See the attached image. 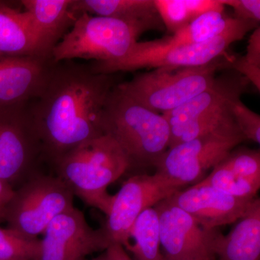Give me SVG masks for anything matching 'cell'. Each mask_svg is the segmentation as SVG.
Masks as SVG:
<instances>
[{
  "label": "cell",
  "mask_w": 260,
  "mask_h": 260,
  "mask_svg": "<svg viewBox=\"0 0 260 260\" xmlns=\"http://www.w3.org/2000/svg\"><path fill=\"white\" fill-rule=\"evenodd\" d=\"M14 192V188L8 181L0 179V223L5 221L7 208Z\"/></svg>",
  "instance_id": "cell-29"
},
{
  "label": "cell",
  "mask_w": 260,
  "mask_h": 260,
  "mask_svg": "<svg viewBox=\"0 0 260 260\" xmlns=\"http://www.w3.org/2000/svg\"><path fill=\"white\" fill-rule=\"evenodd\" d=\"M54 64L45 56L0 58V107L28 105L35 100Z\"/></svg>",
  "instance_id": "cell-14"
},
{
  "label": "cell",
  "mask_w": 260,
  "mask_h": 260,
  "mask_svg": "<svg viewBox=\"0 0 260 260\" xmlns=\"http://www.w3.org/2000/svg\"><path fill=\"white\" fill-rule=\"evenodd\" d=\"M111 75L54 63L42 93L29 105L43 158L53 166L81 143L104 135V107L114 88Z\"/></svg>",
  "instance_id": "cell-1"
},
{
  "label": "cell",
  "mask_w": 260,
  "mask_h": 260,
  "mask_svg": "<svg viewBox=\"0 0 260 260\" xmlns=\"http://www.w3.org/2000/svg\"><path fill=\"white\" fill-rule=\"evenodd\" d=\"M71 9L80 13L143 24L150 30L164 28L154 0H73Z\"/></svg>",
  "instance_id": "cell-18"
},
{
  "label": "cell",
  "mask_w": 260,
  "mask_h": 260,
  "mask_svg": "<svg viewBox=\"0 0 260 260\" xmlns=\"http://www.w3.org/2000/svg\"><path fill=\"white\" fill-rule=\"evenodd\" d=\"M232 108L234 119L244 140H251L259 144V114L246 107L241 99L234 101Z\"/></svg>",
  "instance_id": "cell-27"
},
{
  "label": "cell",
  "mask_w": 260,
  "mask_h": 260,
  "mask_svg": "<svg viewBox=\"0 0 260 260\" xmlns=\"http://www.w3.org/2000/svg\"><path fill=\"white\" fill-rule=\"evenodd\" d=\"M189 214L204 229H215L245 216L254 199H242L219 191L203 181L179 189L167 198Z\"/></svg>",
  "instance_id": "cell-13"
},
{
  "label": "cell",
  "mask_w": 260,
  "mask_h": 260,
  "mask_svg": "<svg viewBox=\"0 0 260 260\" xmlns=\"http://www.w3.org/2000/svg\"><path fill=\"white\" fill-rule=\"evenodd\" d=\"M73 0H23L32 31L46 55L50 56L77 15L71 9Z\"/></svg>",
  "instance_id": "cell-16"
},
{
  "label": "cell",
  "mask_w": 260,
  "mask_h": 260,
  "mask_svg": "<svg viewBox=\"0 0 260 260\" xmlns=\"http://www.w3.org/2000/svg\"><path fill=\"white\" fill-rule=\"evenodd\" d=\"M243 140L241 135H208L174 145L155 164L156 172L183 186L200 182Z\"/></svg>",
  "instance_id": "cell-10"
},
{
  "label": "cell",
  "mask_w": 260,
  "mask_h": 260,
  "mask_svg": "<svg viewBox=\"0 0 260 260\" xmlns=\"http://www.w3.org/2000/svg\"><path fill=\"white\" fill-rule=\"evenodd\" d=\"M247 80L237 72L216 77L215 83L203 93L169 112L162 113L170 129L194 120L224 112L241 99Z\"/></svg>",
  "instance_id": "cell-15"
},
{
  "label": "cell",
  "mask_w": 260,
  "mask_h": 260,
  "mask_svg": "<svg viewBox=\"0 0 260 260\" xmlns=\"http://www.w3.org/2000/svg\"><path fill=\"white\" fill-rule=\"evenodd\" d=\"M218 260H259L260 201L254 200L249 212L226 236L220 232L213 246Z\"/></svg>",
  "instance_id": "cell-17"
},
{
  "label": "cell",
  "mask_w": 260,
  "mask_h": 260,
  "mask_svg": "<svg viewBox=\"0 0 260 260\" xmlns=\"http://www.w3.org/2000/svg\"><path fill=\"white\" fill-rule=\"evenodd\" d=\"M74 198L59 178L39 173L15 189L5 221L23 237L38 239L56 216L74 207Z\"/></svg>",
  "instance_id": "cell-6"
},
{
  "label": "cell",
  "mask_w": 260,
  "mask_h": 260,
  "mask_svg": "<svg viewBox=\"0 0 260 260\" xmlns=\"http://www.w3.org/2000/svg\"><path fill=\"white\" fill-rule=\"evenodd\" d=\"M202 181L222 192L242 199H254L260 187V181L238 177L220 162Z\"/></svg>",
  "instance_id": "cell-23"
},
{
  "label": "cell",
  "mask_w": 260,
  "mask_h": 260,
  "mask_svg": "<svg viewBox=\"0 0 260 260\" xmlns=\"http://www.w3.org/2000/svg\"><path fill=\"white\" fill-rule=\"evenodd\" d=\"M32 56L50 57L39 46L26 12L0 2V58Z\"/></svg>",
  "instance_id": "cell-20"
},
{
  "label": "cell",
  "mask_w": 260,
  "mask_h": 260,
  "mask_svg": "<svg viewBox=\"0 0 260 260\" xmlns=\"http://www.w3.org/2000/svg\"><path fill=\"white\" fill-rule=\"evenodd\" d=\"M220 59L194 68H157L135 75L117 86L142 105L162 114L210 88L216 79L217 72L226 65Z\"/></svg>",
  "instance_id": "cell-5"
},
{
  "label": "cell",
  "mask_w": 260,
  "mask_h": 260,
  "mask_svg": "<svg viewBox=\"0 0 260 260\" xmlns=\"http://www.w3.org/2000/svg\"><path fill=\"white\" fill-rule=\"evenodd\" d=\"M258 27L246 25L208 42L180 47L157 49L138 42L124 57L105 62H93L90 69L96 74L112 75L145 68L203 66L221 58L233 43L241 40L248 32Z\"/></svg>",
  "instance_id": "cell-7"
},
{
  "label": "cell",
  "mask_w": 260,
  "mask_h": 260,
  "mask_svg": "<svg viewBox=\"0 0 260 260\" xmlns=\"http://www.w3.org/2000/svg\"><path fill=\"white\" fill-rule=\"evenodd\" d=\"M149 30L141 23L80 13L53 48L51 59L54 63L74 59L116 60L126 56L140 36Z\"/></svg>",
  "instance_id": "cell-4"
},
{
  "label": "cell",
  "mask_w": 260,
  "mask_h": 260,
  "mask_svg": "<svg viewBox=\"0 0 260 260\" xmlns=\"http://www.w3.org/2000/svg\"><path fill=\"white\" fill-rule=\"evenodd\" d=\"M109 245L104 229H93L83 212L73 207L48 225L37 260H84Z\"/></svg>",
  "instance_id": "cell-11"
},
{
  "label": "cell",
  "mask_w": 260,
  "mask_h": 260,
  "mask_svg": "<svg viewBox=\"0 0 260 260\" xmlns=\"http://www.w3.org/2000/svg\"><path fill=\"white\" fill-rule=\"evenodd\" d=\"M130 238L135 243L126 249L131 251L136 260H164L160 251V239L158 215L153 208L140 214L133 223Z\"/></svg>",
  "instance_id": "cell-22"
},
{
  "label": "cell",
  "mask_w": 260,
  "mask_h": 260,
  "mask_svg": "<svg viewBox=\"0 0 260 260\" xmlns=\"http://www.w3.org/2000/svg\"><path fill=\"white\" fill-rule=\"evenodd\" d=\"M93 260H104L103 259L102 256H101L100 257H98L97 259H93Z\"/></svg>",
  "instance_id": "cell-32"
},
{
  "label": "cell",
  "mask_w": 260,
  "mask_h": 260,
  "mask_svg": "<svg viewBox=\"0 0 260 260\" xmlns=\"http://www.w3.org/2000/svg\"><path fill=\"white\" fill-rule=\"evenodd\" d=\"M220 164L238 177L260 181L259 150L234 149Z\"/></svg>",
  "instance_id": "cell-25"
},
{
  "label": "cell",
  "mask_w": 260,
  "mask_h": 260,
  "mask_svg": "<svg viewBox=\"0 0 260 260\" xmlns=\"http://www.w3.org/2000/svg\"><path fill=\"white\" fill-rule=\"evenodd\" d=\"M40 139L28 105L0 107V179L17 189L39 173Z\"/></svg>",
  "instance_id": "cell-8"
},
{
  "label": "cell",
  "mask_w": 260,
  "mask_h": 260,
  "mask_svg": "<svg viewBox=\"0 0 260 260\" xmlns=\"http://www.w3.org/2000/svg\"><path fill=\"white\" fill-rule=\"evenodd\" d=\"M164 28L170 34L209 12L225 11L220 0H154Z\"/></svg>",
  "instance_id": "cell-21"
},
{
  "label": "cell",
  "mask_w": 260,
  "mask_h": 260,
  "mask_svg": "<svg viewBox=\"0 0 260 260\" xmlns=\"http://www.w3.org/2000/svg\"><path fill=\"white\" fill-rule=\"evenodd\" d=\"M182 187L157 172L154 175L133 176L124 181L114 196L107 223L103 228L110 244L116 243L126 249L130 244L132 227L140 214Z\"/></svg>",
  "instance_id": "cell-9"
},
{
  "label": "cell",
  "mask_w": 260,
  "mask_h": 260,
  "mask_svg": "<svg viewBox=\"0 0 260 260\" xmlns=\"http://www.w3.org/2000/svg\"><path fill=\"white\" fill-rule=\"evenodd\" d=\"M164 260H169V259H167L165 258V259H164ZM186 260H216V259H186Z\"/></svg>",
  "instance_id": "cell-31"
},
{
  "label": "cell",
  "mask_w": 260,
  "mask_h": 260,
  "mask_svg": "<svg viewBox=\"0 0 260 260\" xmlns=\"http://www.w3.org/2000/svg\"><path fill=\"white\" fill-rule=\"evenodd\" d=\"M228 68H232L260 90L259 27L254 29L249 38L245 55L232 61Z\"/></svg>",
  "instance_id": "cell-26"
},
{
  "label": "cell",
  "mask_w": 260,
  "mask_h": 260,
  "mask_svg": "<svg viewBox=\"0 0 260 260\" xmlns=\"http://www.w3.org/2000/svg\"><path fill=\"white\" fill-rule=\"evenodd\" d=\"M248 25L259 26L234 18H226L224 12H209L169 37L143 43L147 47L157 49L192 45L208 42Z\"/></svg>",
  "instance_id": "cell-19"
},
{
  "label": "cell",
  "mask_w": 260,
  "mask_h": 260,
  "mask_svg": "<svg viewBox=\"0 0 260 260\" xmlns=\"http://www.w3.org/2000/svg\"><path fill=\"white\" fill-rule=\"evenodd\" d=\"M52 167L74 196L107 215L114 199L108 187L129 170V164L115 140L104 135L72 149Z\"/></svg>",
  "instance_id": "cell-2"
},
{
  "label": "cell",
  "mask_w": 260,
  "mask_h": 260,
  "mask_svg": "<svg viewBox=\"0 0 260 260\" xmlns=\"http://www.w3.org/2000/svg\"><path fill=\"white\" fill-rule=\"evenodd\" d=\"M40 240L28 239L12 229L0 228V260H37Z\"/></svg>",
  "instance_id": "cell-24"
},
{
  "label": "cell",
  "mask_w": 260,
  "mask_h": 260,
  "mask_svg": "<svg viewBox=\"0 0 260 260\" xmlns=\"http://www.w3.org/2000/svg\"><path fill=\"white\" fill-rule=\"evenodd\" d=\"M104 135L112 137L133 167L153 166L169 148L170 126L162 114L124 93L117 85L112 88L104 107Z\"/></svg>",
  "instance_id": "cell-3"
},
{
  "label": "cell",
  "mask_w": 260,
  "mask_h": 260,
  "mask_svg": "<svg viewBox=\"0 0 260 260\" xmlns=\"http://www.w3.org/2000/svg\"><path fill=\"white\" fill-rule=\"evenodd\" d=\"M224 6L234 10L236 19L259 25L260 21L259 0H220Z\"/></svg>",
  "instance_id": "cell-28"
},
{
  "label": "cell",
  "mask_w": 260,
  "mask_h": 260,
  "mask_svg": "<svg viewBox=\"0 0 260 260\" xmlns=\"http://www.w3.org/2000/svg\"><path fill=\"white\" fill-rule=\"evenodd\" d=\"M158 215L160 245L169 260L215 259L213 246L219 231L205 229L169 200L153 207Z\"/></svg>",
  "instance_id": "cell-12"
},
{
  "label": "cell",
  "mask_w": 260,
  "mask_h": 260,
  "mask_svg": "<svg viewBox=\"0 0 260 260\" xmlns=\"http://www.w3.org/2000/svg\"><path fill=\"white\" fill-rule=\"evenodd\" d=\"M104 260H133L126 252L124 246L113 243L108 246L102 256Z\"/></svg>",
  "instance_id": "cell-30"
}]
</instances>
